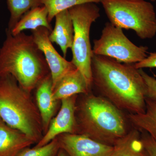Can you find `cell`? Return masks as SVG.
Masks as SVG:
<instances>
[{"label":"cell","mask_w":156,"mask_h":156,"mask_svg":"<svg viewBox=\"0 0 156 156\" xmlns=\"http://www.w3.org/2000/svg\"><path fill=\"white\" fill-rule=\"evenodd\" d=\"M92 69V86L104 97L121 110L133 114L145 112L146 85L134 64L93 54Z\"/></svg>","instance_id":"obj_1"},{"label":"cell","mask_w":156,"mask_h":156,"mask_svg":"<svg viewBox=\"0 0 156 156\" xmlns=\"http://www.w3.org/2000/svg\"><path fill=\"white\" fill-rule=\"evenodd\" d=\"M0 48V76L11 75L20 86L31 93L50 73L47 62L32 35L23 32L13 35L7 29Z\"/></svg>","instance_id":"obj_2"},{"label":"cell","mask_w":156,"mask_h":156,"mask_svg":"<svg viewBox=\"0 0 156 156\" xmlns=\"http://www.w3.org/2000/svg\"><path fill=\"white\" fill-rule=\"evenodd\" d=\"M122 111L103 96L91 92L80 94L76 105V134L113 146L131 130Z\"/></svg>","instance_id":"obj_3"},{"label":"cell","mask_w":156,"mask_h":156,"mask_svg":"<svg viewBox=\"0 0 156 156\" xmlns=\"http://www.w3.org/2000/svg\"><path fill=\"white\" fill-rule=\"evenodd\" d=\"M31 94L11 75L0 76V118L37 144L44 132L41 115Z\"/></svg>","instance_id":"obj_4"},{"label":"cell","mask_w":156,"mask_h":156,"mask_svg":"<svg viewBox=\"0 0 156 156\" xmlns=\"http://www.w3.org/2000/svg\"><path fill=\"white\" fill-rule=\"evenodd\" d=\"M110 23L122 29L132 30L141 39L156 34L153 5L144 0H101Z\"/></svg>","instance_id":"obj_5"},{"label":"cell","mask_w":156,"mask_h":156,"mask_svg":"<svg viewBox=\"0 0 156 156\" xmlns=\"http://www.w3.org/2000/svg\"><path fill=\"white\" fill-rule=\"evenodd\" d=\"M68 10L74 27L71 62L80 72L91 89L93 53L90 43V29L92 23L100 17V9L96 3L89 2L74 6Z\"/></svg>","instance_id":"obj_6"},{"label":"cell","mask_w":156,"mask_h":156,"mask_svg":"<svg viewBox=\"0 0 156 156\" xmlns=\"http://www.w3.org/2000/svg\"><path fill=\"white\" fill-rule=\"evenodd\" d=\"M93 54L113 58L121 63L135 64L147 56L148 48L137 46L129 40L122 29L108 22L100 37L93 41Z\"/></svg>","instance_id":"obj_7"},{"label":"cell","mask_w":156,"mask_h":156,"mask_svg":"<svg viewBox=\"0 0 156 156\" xmlns=\"http://www.w3.org/2000/svg\"><path fill=\"white\" fill-rule=\"evenodd\" d=\"M31 32L34 41L44 54L49 67L53 89L61 78L76 68L71 61H67L56 51L49 39L50 32L48 29L40 27Z\"/></svg>","instance_id":"obj_8"},{"label":"cell","mask_w":156,"mask_h":156,"mask_svg":"<svg viewBox=\"0 0 156 156\" xmlns=\"http://www.w3.org/2000/svg\"><path fill=\"white\" fill-rule=\"evenodd\" d=\"M78 95L62 99L58 113L51 120L48 131L35 147L45 145L61 134H77L76 110Z\"/></svg>","instance_id":"obj_9"},{"label":"cell","mask_w":156,"mask_h":156,"mask_svg":"<svg viewBox=\"0 0 156 156\" xmlns=\"http://www.w3.org/2000/svg\"><path fill=\"white\" fill-rule=\"evenodd\" d=\"M56 137L69 156H110L113 149L82 134L65 133Z\"/></svg>","instance_id":"obj_10"},{"label":"cell","mask_w":156,"mask_h":156,"mask_svg":"<svg viewBox=\"0 0 156 156\" xmlns=\"http://www.w3.org/2000/svg\"><path fill=\"white\" fill-rule=\"evenodd\" d=\"M34 90L36 104L41 118L44 135L60 108L61 101L56 100L53 97V82L50 73L39 83Z\"/></svg>","instance_id":"obj_11"},{"label":"cell","mask_w":156,"mask_h":156,"mask_svg":"<svg viewBox=\"0 0 156 156\" xmlns=\"http://www.w3.org/2000/svg\"><path fill=\"white\" fill-rule=\"evenodd\" d=\"M34 144L24 133L11 128L0 118V156H17Z\"/></svg>","instance_id":"obj_12"},{"label":"cell","mask_w":156,"mask_h":156,"mask_svg":"<svg viewBox=\"0 0 156 156\" xmlns=\"http://www.w3.org/2000/svg\"><path fill=\"white\" fill-rule=\"evenodd\" d=\"M90 92L83 76L76 68L68 73L56 84L53 89V95L56 100L61 101L73 95Z\"/></svg>","instance_id":"obj_13"},{"label":"cell","mask_w":156,"mask_h":156,"mask_svg":"<svg viewBox=\"0 0 156 156\" xmlns=\"http://www.w3.org/2000/svg\"><path fill=\"white\" fill-rule=\"evenodd\" d=\"M55 26L49 35L52 43L60 47L65 58L68 49L72 48L74 37L73 24L69 10H65L57 14Z\"/></svg>","instance_id":"obj_14"},{"label":"cell","mask_w":156,"mask_h":156,"mask_svg":"<svg viewBox=\"0 0 156 156\" xmlns=\"http://www.w3.org/2000/svg\"><path fill=\"white\" fill-rule=\"evenodd\" d=\"M48 11L45 6L33 8L25 13L10 31L12 35H16L25 30H33L40 27H45L51 32L52 27L48 21Z\"/></svg>","instance_id":"obj_15"},{"label":"cell","mask_w":156,"mask_h":156,"mask_svg":"<svg viewBox=\"0 0 156 156\" xmlns=\"http://www.w3.org/2000/svg\"><path fill=\"white\" fill-rule=\"evenodd\" d=\"M113 147L110 156H147L141 142L140 131L136 128L130 130Z\"/></svg>","instance_id":"obj_16"},{"label":"cell","mask_w":156,"mask_h":156,"mask_svg":"<svg viewBox=\"0 0 156 156\" xmlns=\"http://www.w3.org/2000/svg\"><path fill=\"white\" fill-rule=\"evenodd\" d=\"M127 117L134 128L145 131L156 140V100L146 98L145 112L130 113Z\"/></svg>","instance_id":"obj_17"},{"label":"cell","mask_w":156,"mask_h":156,"mask_svg":"<svg viewBox=\"0 0 156 156\" xmlns=\"http://www.w3.org/2000/svg\"><path fill=\"white\" fill-rule=\"evenodd\" d=\"M10 12L8 30H11L25 13L33 8L43 5L40 0H7Z\"/></svg>","instance_id":"obj_18"},{"label":"cell","mask_w":156,"mask_h":156,"mask_svg":"<svg viewBox=\"0 0 156 156\" xmlns=\"http://www.w3.org/2000/svg\"><path fill=\"white\" fill-rule=\"evenodd\" d=\"M43 5L45 6L48 12V20L51 23L53 18L58 13L68 10L74 6L92 2L96 4L101 2V0H40Z\"/></svg>","instance_id":"obj_19"},{"label":"cell","mask_w":156,"mask_h":156,"mask_svg":"<svg viewBox=\"0 0 156 156\" xmlns=\"http://www.w3.org/2000/svg\"><path fill=\"white\" fill-rule=\"evenodd\" d=\"M60 148L57 137L41 147L26 148L17 156H57Z\"/></svg>","instance_id":"obj_20"},{"label":"cell","mask_w":156,"mask_h":156,"mask_svg":"<svg viewBox=\"0 0 156 156\" xmlns=\"http://www.w3.org/2000/svg\"><path fill=\"white\" fill-rule=\"evenodd\" d=\"M138 69L146 85L147 98L156 100V79L149 75L143 69Z\"/></svg>","instance_id":"obj_21"},{"label":"cell","mask_w":156,"mask_h":156,"mask_svg":"<svg viewBox=\"0 0 156 156\" xmlns=\"http://www.w3.org/2000/svg\"><path fill=\"white\" fill-rule=\"evenodd\" d=\"M141 132V142L147 156H156V140L145 131Z\"/></svg>","instance_id":"obj_22"},{"label":"cell","mask_w":156,"mask_h":156,"mask_svg":"<svg viewBox=\"0 0 156 156\" xmlns=\"http://www.w3.org/2000/svg\"><path fill=\"white\" fill-rule=\"evenodd\" d=\"M137 69L145 68H156V53H150L149 55L142 61L134 64Z\"/></svg>","instance_id":"obj_23"},{"label":"cell","mask_w":156,"mask_h":156,"mask_svg":"<svg viewBox=\"0 0 156 156\" xmlns=\"http://www.w3.org/2000/svg\"><path fill=\"white\" fill-rule=\"evenodd\" d=\"M57 156H69V155L63 150L60 148L57 154Z\"/></svg>","instance_id":"obj_24"},{"label":"cell","mask_w":156,"mask_h":156,"mask_svg":"<svg viewBox=\"0 0 156 156\" xmlns=\"http://www.w3.org/2000/svg\"><path fill=\"white\" fill-rule=\"evenodd\" d=\"M151 2H155V1H156V0H151Z\"/></svg>","instance_id":"obj_25"}]
</instances>
